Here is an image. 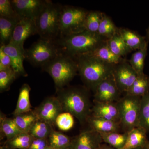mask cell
<instances>
[{
    "instance_id": "obj_1",
    "label": "cell",
    "mask_w": 149,
    "mask_h": 149,
    "mask_svg": "<svg viewBox=\"0 0 149 149\" xmlns=\"http://www.w3.org/2000/svg\"><path fill=\"white\" fill-rule=\"evenodd\" d=\"M57 92L56 97L63 111L71 113L82 124L87 122L93 107L87 89L83 87L68 86Z\"/></svg>"
},
{
    "instance_id": "obj_2",
    "label": "cell",
    "mask_w": 149,
    "mask_h": 149,
    "mask_svg": "<svg viewBox=\"0 0 149 149\" xmlns=\"http://www.w3.org/2000/svg\"><path fill=\"white\" fill-rule=\"evenodd\" d=\"M107 41L98 33L85 30L61 37L56 42L63 54L75 59L92 52Z\"/></svg>"
},
{
    "instance_id": "obj_3",
    "label": "cell",
    "mask_w": 149,
    "mask_h": 149,
    "mask_svg": "<svg viewBox=\"0 0 149 149\" xmlns=\"http://www.w3.org/2000/svg\"><path fill=\"white\" fill-rule=\"evenodd\" d=\"M76 60L81 79L87 87L95 92L97 85L113 74L115 65L109 64L89 55Z\"/></svg>"
},
{
    "instance_id": "obj_4",
    "label": "cell",
    "mask_w": 149,
    "mask_h": 149,
    "mask_svg": "<svg viewBox=\"0 0 149 149\" xmlns=\"http://www.w3.org/2000/svg\"><path fill=\"white\" fill-rule=\"evenodd\" d=\"M42 68L52 78L57 91L68 85L78 72L76 60L63 53Z\"/></svg>"
},
{
    "instance_id": "obj_5",
    "label": "cell",
    "mask_w": 149,
    "mask_h": 149,
    "mask_svg": "<svg viewBox=\"0 0 149 149\" xmlns=\"http://www.w3.org/2000/svg\"><path fill=\"white\" fill-rule=\"evenodd\" d=\"M63 6L47 1L35 22L40 38L56 42L59 38V19Z\"/></svg>"
},
{
    "instance_id": "obj_6",
    "label": "cell",
    "mask_w": 149,
    "mask_h": 149,
    "mask_svg": "<svg viewBox=\"0 0 149 149\" xmlns=\"http://www.w3.org/2000/svg\"><path fill=\"white\" fill-rule=\"evenodd\" d=\"M62 54L57 43L40 38L25 49V60L35 66L42 67Z\"/></svg>"
},
{
    "instance_id": "obj_7",
    "label": "cell",
    "mask_w": 149,
    "mask_h": 149,
    "mask_svg": "<svg viewBox=\"0 0 149 149\" xmlns=\"http://www.w3.org/2000/svg\"><path fill=\"white\" fill-rule=\"evenodd\" d=\"M89 12L81 8L63 6L59 19V39L85 31V18Z\"/></svg>"
},
{
    "instance_id": "obj_8",
    "label": "cell",
    "mask_w": 149,
    "mask_h": 149,
    "mask_svg": "<svg viewBox=\"0 0 149 149\" xmlns=\"http://www.w3.org/2000/svg\"><path fill=\"white\" fill-rule=\"evenodd\" d=\"M141 97L125 95L117 102L123 132L139 127Z\"/></svg>"
},
{
    "instance_id": "obj_9",
    "label": "cell",
    "mask_w": 149,
    "mask_h": 149,
    "mask_svg": "<svg viewBox=\"0 0 149 149\" xmlns=\"http://www.w3.org/2000/svg\"><path fill=\"white\" fill-rule=\"evenodd\" d=\"M63 111L61 104L57 98L50 97L45 99L33 112L39 120L52 125Z\"/></svg>"
},
{
    "instance_id": "obj_10",
    "label": "cell",
    "mask_w": 149,
    "mask_h": 149,
    "mask_svg": "<svg viewBox=\"0 0 149 149\" xmlns=\"http://www.w3.org/2000/svg\"><path fill=\"white\" fill-rule=\"evenodd\" d=\"M113 74L116 85L122 93H125L128 91L138 77L128 61L125 58L115 65Z\"/></svg>"
},
{
    "instance_id": "obj_11",
    "label": "cell",
    "mask_w": 149,
    "mask_h": 149,
    "mask_svg": "<svg viewBox=\"0 0 149 149\" xmlns=\"http://www.w3.org/2000/svg\"><path fill=\"white\" fill-rule=\"evenodd\" d=\"M48 0H12V5L20 19L35 21L45 7Z\"/></svg>"
},
{
    "instance_id": "obj_12",
    "label": "cell",
    "mask_w": 149,
    "mask_h": 149,
    "mask_svg": "<svg viewBox=\"0 0 149 149\" xmlns=\"http://www.w3.org/2000/svg\"><path fill=\"white\" fill-rule=\"evenodd\" d=\"M94 93V101L100 102H117L122 94L116 85L113 74L97 85Z\"/></svg>"
},
{
    "instance_id": "obj_13",
    "label": "cell",
    "mask_w": 149,
    "mask_h": 149,
    "mask_svg": "<svg viewBox=\"0 0 149 149\" xmlns=\"http://www.w3.org/2000/svg\"><path fill=\"white\" fill-rule=\"evenodd\" d=\"M38 34L35 21L27 19H20L17 24L10 42L25 51L24 44L30 36Z\"/></svg>"
},
{
    "instance_id": "obj_14",
    "label": "cell",
    "mask_w": 149,
    "mask_h": 149,
    "mask_svg": "<svg viewBox=\"0 0 149 149\" xmlns=\"http://www.w3.org/2000/svg\"><path fill=\"white\" fill-rule=\"evenodd\" d=\"M102 142L100 133L91 129L72 139L69 149H98Z\"/></svg>"
},
{
    "instance_id": "obj_15",
    "label": "cell",
    "mask_w": 149,
    "mask_h": 149,
    "mask_svg": "<svg viewBox=\"0 0 149 149\" xmlns=\"http://www.w3.org/2000/svg\"><path fill=\"white\" fill-rule=\"evenodd\" d=\"M91 115L120 123V115L117 102H100L94 101Z\"/></svg>"
},
{
    "instance_id": "obj_16",
    "label": "cell",
    "mask_w": 149,
    "mask_h": 149,
    "mask_svg": "<svg viewBox=\"0 0 149 149\" xmlns=\"http://www.w3.org/2000/svg\"><path fill=\"white\" fill-rule=\"evenodd\" d=\"M1 47L10 58L12 68L17 75L26 77L27 73L25 71L23 61L25 60L24 52L18 47L10 42L8 45L1 46Z\"/></svg>"
},
{
    "instance_id": "obj_17",
    "label": "cell",
    "mask_w": 149,
    "mask_h": 149,
    "mask_svg": "<svg viewBox=\"0 0 149 149\" xmlns=\"http://www.w3.org/2000/svg\"><path fill=\"white\" fill-rule=\"evenodd\" d=\"M87 122L91 129L100 133L111 132H120L123 131L120 123L104 119L101 118L95 117L91 115Z\"/></svg>"
},
{
    "instance_id": "obj_18",
    "label": "cell",
    "mask_w": 149,
    "mask_h": 149,
    "mask_svg": "<svg viewBox=\"0 0 149 149\" xmlns=\"http://www.w3.org/2000/svg\"><path fill=\"white\" fill-rule=\"evenodd\" d=\"M118 31L126 45L132 51L138 50L148 44L146 37L133 30L119 28Z\"/></svg>"
},
{
    "instance_id": "obj_19",
    "label": "cell",
    "mask_w": 149,
    "mask_h": 149,
    "mask_svg": "<svg viewBox=\"0 0 149 149\" xmlns=\"http://www.w3.org/2000/svg\"><path fill=\"white\" fill-rule=\"evenodd\" d=\"M147 133L146 131L141 127H136L130 130L128 132L126 143L122 149L147 147L149 142Z\"/></svg>"
},
{
    "instance_id": "obj_20",
    "label": "cell",
    "mask_w": 149,
    "mask_h": 149,
    "mask_svg": "<svg viewBox=\"0 0 149 149\" xmlns=\"http://www.w3.org/2000/svg\"><path fill=\"white\" fill-rule=\"evenodd\" d=\"M20 18L0 17V42L1 46L8 45L12 37L14 30Z\"/></svg>"
},
{
    "instance_id": "obj_21",
    "label": "cell",
    "mask_w": 149,
    "mask_h": 149,
    "mask_svg": "<svg viewBox=\"0 0 149 149\" xmlns=\"http://www.w3.org/2000/svg\"><path fill=\"white\" fill-rule=\"evenodd\" d=\"M86 55L93 56L104 62L113 65L118 64L124 58L114 54L108 45L107 41L92 52Z\"/></svg>"
},
{
    "instance_id": "obj_22",
    "label": "cell",
    "mask_w": 149,
    "mask_h": 149,
    "mask_svg": "<svg viewBox=\"0 0 149 149\" xmlns=\"http://www.w3.org/2000/svg\"><path fill=\"white\" fill-rule=\"evenodd\" d=\"M31 89L29 85L24 84L19 91L16 109L14 112L15 116L31 111V106L29 100Z\"/></svg>"
},
{
    "instance_id": "obj_23",
    "label": "cell",
    "mask_w": 149,
    "mask_h": 149,
    "mask_svg": "<svg viewBox=\"0 0 149 149\" xmlns=\"http://www.w3.org/2000/svg\"><path fill=\"white\" fill-rule=\"evenodd\" d=\"M149 91V77L144 73L138 75L135 82L125 95L142 97Z\"/></svg>"
},
{
    "instance_id": "obj_24",
    "label": "cell",
    "mask_w": 149,
    "mask_h": 149,
    "mask_svg": "<svg viewBox=\"0 0 149 149\" xmlns=\"http://www.w3.org/2000/svg\"><path fill=\"white\" fill-rule=\"evenodd\" d=\"M108 45L111 52L116 55L123 58L132 51L126 45L122 37L118 33L107 41Z\"/></svg>"
},
{
    "instance_id": "obj_25",
    "label": "cell",
    "mask_w": 149,
    "mask_h": 149,
    "mask_svg": "<svg viewBox=\"0 0 149 149\" xmlns=\"http://www.w3.org/2000/svg\"><path fill=\"white\" fill-rule=\"evenodd\" d=\"M100 134L103 142L116 149H122L126 143L128 132H111Z\"/></svg>"
},
{
    "instance_id": "obj_26",
    "label": "cell",
    "mask_w": 149,
    "mask_h": 149,
    "mask_svg": "<svg viewBox=\"0 0 149 149\" xmlns=\"http://www.w3.org/2000/svg\"><path fill=\"white\" fill-rule=\"evenodd\" d=\"M118 29L111 19L103 13L98 31L100 36L108 40L118 32Z\"/></svg>"
},
{
    "instance_id": "obj_27",
    "label": "cell",
    "mask_w": 149,
    "mask_h": 149,
    "mask_svg": "<svg viewBox=\"0 0 149 149\" xmlns=\"http://www.w3.org/2000/svg\"><path fill=\"white\" fill-rule=\"evenodd\" d=\"M148 45L140 49L132 55L129 60V63L135 70L138 75L144 74L145 61L147 55Z\"/></svg>"
},
{
    "instance_id": "obj_28",
    "label": "cell",
    "mask_w": 149,
    "mask_h": 149,
    "mask_svg": "<svg viewBox=\"0 0 149 149\" xmlns=\"http://www.w3.org/2000/svg\"><path fill=\"white\" fill-rule=\"evenodd\" d=\"M13 119L20 131L27 133H29L32 125L39 120L33 111L15 116Z\"/></svg>"
},
{
    "instance_id": "obj_29",
    "label": "cell",
    "mask_w": 149,
    "mask_h": 149,
    "mask_svg": "<svg viewBox=\"0 0 149 149\" xmlns=\"http://www.w3.org/2000/svg\"><path fill=\"white\" fill-rule=\"evenodd\" d=\"M72 139L63 133L53 131L49 137V145L54 149H69Z\"/></svg>"
},
{
    "instance_id": "obj_30",
    "label": "cell",
    "mask_w": 149,
    "mask_h": 149,
    "mask_svg": "<svg viewBox=\"0 0 149 149\" xmlns=\"http://www.w3.org/2000/svg\"><path fill=\"white\" fill-rule=\"evenodd\" d=\"M53 130L50 124L38 120L32 125L29 133L35 139H47Z\"/></svg>"
},
{
    "instance_id": "obj_31",
    "label": "cell",
    "mask_w": 149,
    "mask_h": 149,
    "mask_svg": "<svg viewBox=\"0 0 149 149\" xmlns=\"http://www.w3.org/2000/svg\"><path fill=\"white\" fill-rule=\"evenodd\" d=\"M139 127L149 133V91L141 97Z\"/></svg>"
},
{
    "instance_id": "obj_32",
    "label": "cell",
    "mask_w": 149,
    "mask_h": 149,
    "mask_svg": "<svg viewBox=\"0 0 149 149\" xmlns=\"http://www.w3.org/2000/svg\"><path fill=\"white\" fill-rule=\"evenodd\" d=\"M1 123V129L8 141L23 133L18 128L14 119L5 117L2 118Z\"/></svg>"
},
{
    "instance_id": "obj_33",
    "label": "cell",
    "mask_w": 149,
    "mask_h": 149,
    "mask_svg": "<svg viewBox=\"0 0 149 149\" xmlns=\"http://www.w3.org/2000/svg\"><path fill=\"white\" fill-rule=\"evenodd\" d=\"M103 13L99 11H89L85 22V30L93 33H98Z\"/></svg>"
},
{
    "instance_id": "obj_34",
    "label": "cell",
    "mask_w": 149,
    "mask_h": 149,
    "mask_svg": "<svg viewBox=\"0 0 149 149\" xmlns=\"http://www.w3.org/2000/svg\"><path fill=\"white\" fill-rule=\"evenodd\" d=\"M35 138L29 133H23L8 141L11 149H28Z\"/></svg>"
},
{
    "instance_id": "obj_35",
    "label": "cell",
    "mask_w": 149,
    "mask_h": 149,
    "mask_svg": "<svg viewBox=\"0 0 149 149\" xmlns=\"http://www.w3.org/2000/svg\"><path fill=\"white\" fill-rule=\"evenodd\" d=\"M18 75L12 68L0 71V91H8L13 82Z\"/></svg>"
},
{
    "instance_id": "obj_36",
    "label": "cell",
    "mask_w": 149,
    "mask_h": 149,
    "mask_svg": "<svg viewBox=\"0 0 149 149\" xmlns=\"http://www.w3.org/2000/svg\"><path fill=\"white\" fill-rule=\"evenodd\" d=\"M74 116L70 113L65 112L59 115L55 123L59 129L67 131L71 129L74 124Z\"/></svg>"
},
{
    "instance_id": "obj_37",
    "label": "cell",
    "mask_w": 149,
    "mask_h": 149,
    "mask_svg": "<svg viewBox=\"0 0 149 149\" xmlns=\"http://www.w3.org/2000/svg\"><path fill=\"white\" fill-rule=\"evenodd\" d=\"M0 17L13 18L18 17L14 9L11 1H0Z\"/></svg>"
},
{
    "instance_id": "obj_38",
    "label": "cell",
    "mask_w": 149,
    "mask_h": 149,
    "mask_svg": "<svg viewBox=\"0 0 149 149\" xmlns=\"http://www.w3.org/2000/svg\"><path fill=\"white\" fill-rule=\"evenodd\" d=\"M12 68L10 58L0 47V71L6 70Z\"/></svg>"
},
{
    "instance_id": "obj_39",
    "label": "cell",
    "mask_w": 149,
    "mask_h": 149,
    "mask_svg": "<svg viewBox=\"0 0 149 149\" xmlns=\"http://www.w3.org/2000/svg\"><path fill=\"white\" fill-rule=\"evenodd\" d=\"M48 146L47 139H35L28 149H45Z\"/></svg>"
},
{
    "instance_id": "obj_40",
    "label": "cell",
    "mask_w": 149,
    "mask_h": 149,
    "mask_svg": "<svg viewBox=\"0 0 149 149\" xmlns=\"http://www.w3.org/2000/svg\"><path fill=\"white\" fill-rule=\"evenodd\" d=\"M98 149H116L108 144H102Z\"/></svg>"
},
{
    "instance_id": "obj_41",
    "label": "cell",
    "mask_w": 149,
    "mask_h": 149,
    "mask_svg": "<svg viewBox=\"0 0 149 149\" xmlns=\"http://www.w3.org/2000/svg\"><path fill=\"white\" fill-rule=\"evenodd\" d=\"M146 40L149 43V27L147 30Z\"/></svg>"
},
{
    "instance_id": "obj_42",
    "label": "cell",
    "mask_w": 149,
    "mask_h": 149,
    "mask_svg": "<svg viewBox=\"0 0 149 149\" xmlns=\"http://www.w3.org/2000/svg\"><path fill=\"white\" fill-rule=\"evenodd\" d=\"M132 149H147V147H139V148H135Z\"/></svg>"
},
{
    "instance_id": "obj_43",
    "label": "cell",
    "mask_w": 149,
    "mask_h": 149,
    "mask_svg": "<svg viewBox=\"0 0 149 149\" xmlns=\"http://www.w3.org/2000/svg\"><path fill=\"white\" fill-rule=\"evenodd\" d=\"M10 149L8 148H7V147L3 146V147H1V149Z\"/></svg>"
},
{
    "instance_id": "obj_44",
    "label": "cell",
    "mask_w": 149,
    "mask_h": 149,
    "mask_svg": "<svg viewBox=\"0 0 149 149\" xmlns=\"http://www.w3.org/2000/svg\"><path fill=\"white\" fill-rule=\"evenodd\" d=\"M45 149H54L53 148H52V147L50 146H48V147H47V148H46Z\"/></svg>"
},
{
    "instance_id": "obj_45",
    "label": "cell",
    "mask_w": 149,
    "mask_h": 149,
    "mask_svg": "<svg viewBox=\"0 0 149 149\" xmlns=\"http://www.w3.org/2000/svg\"><path fill=\"white\" fill-rule=\"evenodd\" d=\"M147 149H149V142L148 145L147 146Z\"/></svg>"
}]
</instances>
